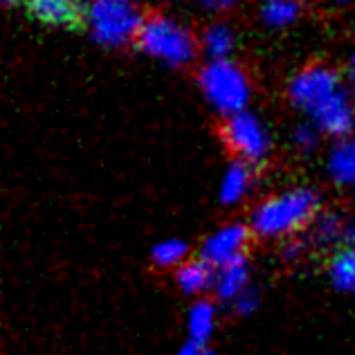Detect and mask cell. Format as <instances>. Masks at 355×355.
<instances>
[{
    "label": "cell",
    "mask_w": 355,
    "mask_h": 355,
    "mask_svg": "<svg viewBox=\"0 0 355 355\" xmlns=\"http://www.w3.org/2000/svg\"><path fill=\"white\" fill-rule=\"evenodd\" d=\"M288 99L322 135L347 139L355 130L351 88L329 63H308L297 70L288 81Z\"/></svg>",
    "instance_id": "1"
},
{
    "label": "cell",
    "mask_w": 355,
    "mask_h": 355,
    "mask_svg": "<svg viewBox=\"0 0 355 355\" xmlns=\"http://www.w3.org/2000/svg\"><path fill=\"white\" fill-rule=\"evenodd\" d=\"M320 211L322 198L313 187H291L254 205L248 225L257 239L286 243L308 232Z\"/></svg>",
    "instance_id": "2"
},
{
    "label": "cell",
    "mask_w": 355,
    "mask_h": 355,
    "mask_svg": "<svg viewBox=\"0 0 355 355\" xmlns=\"http://www.w3.org/2000/svg\"><path fill=\"white\" fill-rule=\"evenodd\" d=\"M135 48L169 68H187L198 57L200 41L178 18L162 12H151L146 14L139 27Z\"/></svg>",
    "instance_id": "3"
},
{
    "label": "cell",
    "mask_w": 355,
    "mask_h": 355,
    "mask_svg": "<svg viewBox=\"0 0 355 355\" xmlns=\"http://www.w3.org/2000/svg\"><path fill=\"white\" fill-rule=\"evenodd\" d=\"M198 88L205 101L223 119L245 113L252 99V79L241 63L232 59L207 61L198 72Z\"/></svg>",
    "instance_id": "4"
},
{
    "label": "cell",
    "mask_w": 355,
    "mask_h": 355,
    "mask_svg": "<svg viewBox=\"0 0 355 355\" xmlns=\"http://www.w3.org/2000/svg\"><path fill=\"white\" fill-rule=\"evenodd\" d=\"M144 18L135 0H90L86 7L90 39L108 50L135 45Z\"/></svg>",
    "instance_id": "5"
},
{
    "label": "cell",
    "mask_w": 355,
    "mask_h": 355,
    "mask_svg": "<svg viewBox=\"0 0 355 355\" xmlns=\"http://www.w3.org/2000/svg\"><path fill=\"white\" fill-rule=\"evenodd\" d=\"M220 137L234 160L248 162L252 166L263 164L272 151V135L257 113H239L220 124Z\"/></svg>",
    "instance_id": "6"
},
{
    "label": "cell",
    "mask_w": 355,
    "mask_h": 355,
    "mask_svg": "<svg viewBox=\"0 0 355 355\" xmlns=\"http://www.w3.org/2000/svg\"><path fill=\"white\" fill-rule=\"evenodd\" d=\"M252 230L248 223H227L218 230H214L209 236L200 243L198 257L216 270L234 261L248 259V248L252 241Z\"/></svg>",
    "instance_id": "7"
},
{
    "label": "cell",
    "mask_w": 355,
    "mask_h": 355,
    "mask_svg": "<svg viewBox=\"0 0 355 355\" xmlns=\"http://www.w3.org/2000/svg\"><path fill=\"white\" fill-rule=\"evenodd\" d=\"M25 14L36 25L52 30H79L86 25V7L83 0H23Z\"/></svg>",
    "instance_id": "8"
},
{
    "label": "cell",
    "mask_w": 355,
    "mask_h": 355,
    "mask_svg": "<svg viewBox=\"0 0 355 355\" xmlns=\"http://www.w3.org/2000/svg\"><path fill=\"white\" fill-rule=\"evenodd\" d=\"M306 243L317 250H331V254L340 248L355 245V220L344 218L338 211H320L308 227Z\"/></svg>",
    "instance_id": "9"
},
{
    "label": "cell",
    "mask_w": 355,
    "mask_h": 355,
    "mask_svg": "<svg viewBox=\"0 0 355 355\" xmlns=\"http://www.w3.org/2000/svg\"><path fill=\"white\" fill-rule=\"evenodd\" d=\"M252 270L248 259L234 261L223 268H216L214 275V291L211 295L218 299V304L232 306L239 297H243L248 291H252Z\"/></svg>",
    "instance_id": "10"
},
{
    "label": "cell",
    "mask_w": 355,
    "mask_h": 355,
    "mask_svg": "<svg viewBox=\"0 0 355 355\" xmlns=\"http://www.w3.org/2000/svg\"><path fill=\"white\" fill-rule=\"evenodd\" d=\"M254 184H257V166L241 160H232L218 184L220 205L236 207V205L250 198V193L254 191Z\"/></svg>",
    "instance_id": "11"
},
{
    "label": "cell",
    "mask_w": 355,
    "mask_h": 355,
    "mask_svg": "<svg viewBox=\"0 0 355 355\" xmlns=\"http://www.w3.org/2000/svg\"><path fill=\"white\" fill-rule=\"evenodd\" d=\"M214 275H216V270L198 257V259H189L187 263L178 268L173 272V282L182 295L191 299H202L205 295L214 291Z\"/></svg>",
    "instance_id": "12"
},
{
    "label": "cell",
    "mask_w": 355,
    "mask_h": 355,
    "mask_svg": "<svg viewBox=\"0 0 355 355\" xmlns=\"http://www.w3.org/2000/svg\"><path fill=\"white\" fill-rule=\"evenodd\" d=\"M184 329H187V340L189 342L209 344V340L214 338V333L218 329V306L207 297L193 299L191 306L187 308Z\"/></svg>",
    "instance_id": "13"
},
{
    "label": "cell",
    "mask_w": 355,
    "mask_h": 355,
    "mask_svg": "<svg viewBox=\"0 0 355 355\" xmlns=\"http://www.w3.org/2000/svg\"><path fill=\"white\" fill-rule=\"evenodd\" d=\"M200 50L205 52L207 61H223L232 59L236 50V32L227 23H209L200 36Z\"/></svg>",
    "instance_id": "14"
},
{
    "label": "cell",
    "mask_w": 355,
    "mask_h": 355,
    "mask_svg": "<svg viewBox=\"0 0 355 355\" xmlns=\"http://www.w3.org/2000/svg\"><path fill=\"white\" fill-rule=\"evenodd\" d=\"M326 275L338 293H355V245L333 252L326 266Z\"/></svg>",
    "instance_id": "15"
},
{
    "label": "cell",
    "mask_w": 355,
    "mask_h": 355,
    "mask_svg": "<svg viewBox=\"0 0 355 355\" xmlns=\"http://www.w3.org/2000/svg\"><path fill=\"white\" fill-rule=\"evenodd\" d=\"M304 14L302 0H263L261 5V21L270 30L293 27Z\"/></svg>",
    "instance_id": "16"
},
{
    "label": "cell",
    "mask_w": 355,
    "mask_h": 355,
    "mask_svg": "<svg viewBox=\"0 0 355 355\" xmlns=\"http://www.w3.org/2000/svg\"><path fill=\"white\" fill-rule=\"evenodd\" d=\"M329 173L338 184L355 187V137L340 139L329 155Z\"/></svg>",
    "instance_id": "17"
},
{
    "label": "cell",
    "mask_w": 355,
    "mask_h": 355,
    "mask_svg": "<svg viewBox=\"0 0 355 355\" xmlns=\"http://www.w3.org/2000/svg\"><path fill=\"white\" fill-rule=\"evenodd\" d=\"M189 261V243L184 239H162L151 248V263L160 270H175Z\"/></svg>",
    "instance_id": "18"
},
{
    "label": "cell",
    "mask_w": 355,
    "mask_h": 355,
    "mask_svg": "<svg viewBox=\"0 0 355 355\" xmlns=\"http://www.w3.org/2000/svg\"><path fill=\"white\" fill-rule=\"evenodd\" d=\"M320 135H322L320 130H317L311 121H308V124H302V126L295 128L293 142L302 153H311L317 148V144H320Z\"/></svg>",
    "instance_id": "19"
},
{
    "label": "cell",
    "mask_w": 355,
    "mask_h": 355,
    "mask_svg": "<svg viewBox=\"0 0 355 355\" xmlns=\"http://www.w3.org/2000/svg\"><path fill=\"white\" fill-rule=\"evenodd\" d=\"M259 304H261L259 291H257V288H252V291H248L243 297H239L230 308H232V313L239 315V317H250V315H254L259 311Z\"/></svg>",
    "instance_id": "20"
},
{
    "label": "cell",
    "mask_w": 355,
    "mask_h": 355,
    "mask_svg": "<svg viewBox=\"0 0 355 355\" xmlns=\"http://www.w3.org/2000/svg\"><path fill=\"white\" fill-rule=\"evenodd\" d=\"M196 5H200L202 9H207V12H230L232 7L239 5V0H193Z\"/></svg>",
    "instance_id": "21"
},
{
    "label": "cell",
    "mask_w": 355,
    "mask_h": 355,
    "mask_svg": "<svg viewBox=\"0 0 355 355\" xmlns=\"http://www.w3.org/2000/svg\"><path fill=\"white\" fill-rule=\"evenodd\" d=\"M178 355H218L216 351H214L209 344H200V342H189L187 340L180 351H178Z\"/></svg>",
    "instance_id": "22"
},
{
    "label": "cell",
    "mask_w": 355,
    "mask_h": 355,
    "mask_svg": "<svg viewBox=\"0 0 355 355\" xmlns=\"http://www.w3.org/2000/svg\"><path fill=\"white\" fill-rule=\"evenodd\" d=\"M347 83H349L351 92H353V95H355V52L351 54V59H349V65H347Z\"/></svg>",
    "instance_id": "23"
},
{
    "label": "cell",
    "mask_w": 355,
    "mask_h": 355,
    "mask_svg": "<svg viewBox=\"0 0 355 355\" xmlns=\"http://www.w3.org/2000/svg\"><path fill=\"white\" fill-rule=\"evenodd\" d=\"M338 3H342V5H349V3H355V0H338Z\"/></svg>",
    "instance_id": "24"
}]
</instances>
